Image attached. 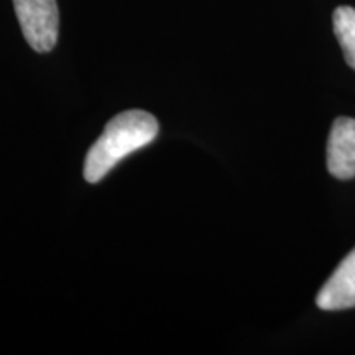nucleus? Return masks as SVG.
<instances>
[{
	"label": "nucleus",
	"instance_id": "1",
	"mask_svg": "<svg viewBox=\"0 0 355 355\" xmlns=\"http://www.w3.org/2000/svg\"><path fill=\"white\" fill-rule=\"evenodd\" d=\"M158 133V121L145 110H127L110 121L96 144L89 148L84 178L97 183L121 159L152 144Z\"/></svg>",
	"mask_w": 355,
	"mask_h": 355
},
{
	"label": "nucleus",
	"instance_id": "2",
	"mask_svg": "<svg viewBox=\"0 0 355 355\" xmlns=\"http://www.w3.org/2000/svg\"><path fill=\"white\" fill-rule=\"evenodd\" d=\"M13 8L30 46L38 53L51 51L60 32L56 0H13Z\"/></svg>",
	"mask_w": 355,
	"mask_h": 355
},
{
	"label": "nucleus",
	"instance_id": "3",
	"mask_svg": "<svg viewBox=\"0 0 355 355\" xmlns=\"http://www.w3.org/2000/svg\"><path fill=\"white\" fill-rule=\"evenodd\" d=\"M327 170L337 180L355 178V119L339 117L327 141Z\"/></svg>",
	"mask_w": 355,
	"mask_h": 355
},
{
	"label": "nucleus",
	"instance_id": "4",
	"mask_svg": "<svg viewBox=\"0 0 355 355\" xmlns=\"http://www.w3.org/2000/svg\"><path fill=\"white\" fill-rule=\"evenodd\" d=\"M316 304L324 311L349 309L355 306V248L340 261L332 277L318 293Z\"/></svg>",
	"mask_w": 355,
	"mask_h": 355
},
{
	"label": "nucleus",
	"instance_id": "5",
	"mask_svg": "<svg viewBox=\"0 0 355 355\" xmlns=\"http://www.w3.org/2000/svg\"><path fill=\"white\" fill-rule=\"evenodd\" d=\"M332 24L345 61L350 68L355 69V8L347 6L337 7L332 15Z\"/></svg>",
	"mask_w": 355,
	"mask_h": 355
}]
</instances>
